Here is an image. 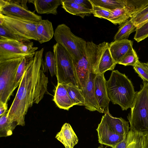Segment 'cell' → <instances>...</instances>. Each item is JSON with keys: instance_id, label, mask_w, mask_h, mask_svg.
Returning <instances> with one entry per match:
<instances>
[{"instance_id": "6da1fadb", "label": "cell", "mask_w": 148, "mask_h": 148, "mask_svg": "<svg viewBox=\"0 0 148 148\" xmlns=\"http://www.w3.org/2000/svg\"><path fill=\"white\" fill-rule=\"evenodd\" d=\"M44 49L36 51L27 60L25 73L15 97L8 110V118L18 125H25V117L29 109L38 104L47 92L48 77L42 67Z\"/></svg>"}, {"instance_id": "7a4b0ae2", "label": "cell", "mask_w": 148, "mask_h": 148, "mask_svg": "<svg viewBox=\"0 0 148 148\" xmlns=\"http://www.w3.org/2000/svg\"><path fill=\"white\" fill-rule=\"evenodd\" d=\"M106 83L108 95L112 103L119 105L123 110L130 108L136 92L125 74L117 70L112 71Z\"/></svg>"}, {"instance_id": "3957f363", "label": "cell", "mask_w": 148, "mask_h": 148, "mask_svg": "<svg viewBox=\"0 0 148 148\" xmlns=\"http://www.w3.org/2000/svg\"><path fill=\"white\" fill-rule=\"evenodd\" d=\"M127 116L130 130L148 133V82L143 81Z\"/></svg>"}, {"instance_id": "277c9868", "label": "cell", "mask_w": 148, "mask_h": 148, "mask_svg": "<svg viewBox=\"0 0 148 148\" xmlns=\"http://www.w3.org/2000/svg\"><path fill=\"white\" fill-rule=\"evenodd\" d=\"M53 51L56 63L58 83L63 85L71 83L79 86L72 56L57 43L53 46Z\"/></svg>"}, {"instance_id": "5b68a950", "label": "cell", "mask_w": 148, "mask_h": 148, "mask_svg": "<svg viewBox=\"0 0 148 148\" xmlns=\"http://www.w3.org/2000/svg\"><path fill=\"white\" fill-rule=\"evenodd\" d=\"M54 37L56 43L62 45L76 62L83 56L86 42L76 36L64 24H60L54 31Z\"/></svg>"}, {"instance_id": "8992f818", "label": "cell", "mask_w": 148, "mask_h": 148, "mask_svg": "<svg viewBox=\"0 0 148 148\" xmlns=\"http://www.w3.org/2000/svg\"><path fill=\"white\" fill-rule=\"evenodd\" d=\"M23 58L0 60V102L7 103L14 90L15 79Z\"/></svg>"}, {"instance_id": "52a82bcc", "label": "cell", "mask_w": 148, "mask_h": 148, "mask_svg": "<svg viewBox=\"0 0 148 148\" xmlns=\"http://www.w3.org/2000/svg\"><path fill=\"white\" fill-rule=\"evenodd\" d=\"M30 40L22 42L0 36V60L21 57H34L38 47Z\"/></svg>"}, {"instance_id": "ba28073f", "label": "cell", "mask_w": 148, "mask_h": 148, "mask_svg": "<svg viewBox=\"0 0 148 148\" xmlns=\"http://www.w3.org/2000/svg\"><path fill=\"white\" fill-rule=\"evenodd\" d=\"M37 22L0 13V25L30 40L37 41L36 32Z\"/></svg>"}, {"instance_id": "9c48e42d", "label": "cell", "mask_w": 148, "mask_h": 148, "mask_svg": "<svg viewBox=\"0 0 148 148\" xmlns=\"http://www.w3.org/2000/svg\"><path fill=\"white\" fill-rule=\"evenodd\" d=\"M27 0H0V13L38 22L42 17L28 9Z\"/></svg>"}, {"instance_id": "30bf717a", "label": "cell", "mask_w": 148, "mask_h": 148, "mask_svg": "<svg viewBox=\"0 0 148 148\" xmlns=\"http://www.w3.org/2000/svg\"><path fill=\"white\" fill-rule=\"evenodd\" d=\"M97 132L99 142L101 144L114 148L122 141L125 136L114 132L109 127L106 121L104 115L103 116L101 121L96 129Z\"/></svg>"}, {"instance_id": "8fae6325", "label": "cell", "mask_w": 148, "mask_h": 148, "mask_svg": "<svg viewBox=\"0 0 148 148\" xmlns=\"http://www.w3.org/2000/svg\"><path fill=\"white\" fill-rule=\"evenodd\" d=\"M96 74L91 70L88 81L85 87L82 89L85 99L84 106L90 111H97L101 113L95 92V84Z\"/></svg>"}, {"instance_id": "7c38bea8", "label": "cell", "mask_w": 148, "mask_h": 148, "mask_svg": "<svg viewBox=\"0 0 148 148\" xmlns=\"http://www.w3.org/2000/svg\"><path fill=\"white\" fill-rule=\"evenodd\" d=\"M104 74H96L95 84L96 97L101 113H105L110 101L108 94L107 81Z\"/></svg>"}, {"instance_id": "4fadbf2b", "label": "cell", "mask_w": 148, "mask_h": 148, "mask_svg": "<svg viewBox=\"0 0 148 148\" xmlns=\"http://www.w3.org/2000/svg\"><path fill=\"white\" fill-rule=\"evenodd\" d=\"M133 42L127 39L114 40L109 44V48L113 59L118 64L133 48Z\"/></svg>"}, {"instance_id": "5bb4252c", "label": "cell", "mask_w": 148, "mask_h": 148, "mask_svg": "<svg viewBox=\"0 0 148 148\" xmlns=\"http://www.w3.org/2000/svg\"><path fill=\"white\" fill-rule=\"evenodd\" d=\"M55 138L61 143L65 148H73L78 142V138L71 125L65 123Z\"/></svg>"}, {"instance_id": "9a60e30c", "label": "cell", "mask_w": 148, "mask_h": 148, "mask_svg": "<svg viewBox=\"0 0 148 148\" xmlns=\"http://www.w3.org/2000/svg\"><path fill=\"white\" fill-rule=\"evenodd\" d=\"M104 116L106 122L115 133L125 136L130 130L129 121L122 117L117 118L112 116L109 112L108 107L105 110Z\"/></svg>"}, {"instance_id": "2e32d148", "label": "cell", "mask_w": 148, "mask_h": 148, "mask_svg": "<svg viewBox=\"0 0 148 148\" xmlns=\"http://www.w3.org/2000/svg\"><path fill=\"white\" fill-rule=\"evenodd\" d=\"M144 135L143 133L130 130L123 140L114 148H142Z\"/></svg>"}, {"instance_id": "e0dca14e", "label": "cell", "mask_w": 148, "mask_h": 148, "mask_svg": "<svg viewBox=\"0 0 148 148\" xmlns=\"http://www.w3.org/2000/svg\"><path fill=\"white\" fill-rule=\"evenodd\" d=\"M36 32L37 41L40 44L50 41L54 34L52 23L48 20H42L37 22Z\"/></svg>"}, {"instance_id": "ac0fdd59", "label": "cell", "mask_w": 148, "mask_h": 148, "mask_svg": "<svg viewBox=\"0 0 148 148\" xmlns=\"http://www.w3.org/2000/svg\"><path fill=\"white\" fill-rule=\"evenodd\" d=\"M32 3L36 10L39 14H51L56 15L57 9L61 5V0H34L29 1Z\"/></svg>"}, {"instance_id": "d6986e66", "label": "cell", "mask_w": 148, "mask_h": 148, "mask_svg": "<svg viewBox=\"0 0 148 148\" xmlns=\"http://www.w3.org/2000/svg\"><path fill=\"white\" fill-rule=\"evenodd\" d=\"M53 100L58 108L64 110H69L74 106L66 90L61 84L58 83Z\"/></svg>"}, {"instance_id": "ffe728a7", "label": "cell", "mask_w": 148, "mask_h": 148, "mask_svg": "<svg viewBox=\"0 0 148 148\" xmlns=\"http://www.w3.org/2000/svg\"><path fill=\"white\" fill-rule=\"evenodd\" d=\"M61 3L62 8L71 14L84 18L92 14V10L72 2L69 0H61Z\"/></svg>"}, {"instance_id": "44dd1931", "label": "cell", "mask_w": 148, "mask_h": 148, "mask_svg": "<svg viewBox=\"0 0 148 148\" xmlns=\"http://www.w3.org/2000/svg\"><path fill=\"white\" fill-rule=\"evenodd\" d=\"M116 64L112 56L108 46L101 57L96 74H104L107 71L113 70Z\"/></svg>"}, {"instance_id": "7402d4cb", "label": "cell", "mask_w": 148, "mask_h": 148, "mask_svg": "<svg viewBox=\"0 0 148 148\" xmlns=\"http://www.w3.org/2000/svg\"><path fill=\"white\" fill-rule=\"evenodd\" d=\"M63 85L66 90L74 106H84L85 99L82 91L78 86L71 83Z\"/></svg>"}, {"instance_id": "603a6c76", "label": "cell", "mask_w": 148, "mask_h": 148, "mask_svg": "<svg viewBox=\"0 0 148 148\" xmlns=\"http://www.w3.org/2000/svg\"><path fill=\"white\" fill-rule=\"evenodd\" d=\"M132 16L128 8H117L112 10V13L108 20L114 25H121L126 22Z\"/></svg>"}, {"instance_id": "cb8c5ba5", "label": "cell", "mask_w": 148, "mask_h": 148, "mask_svg": "<svg viewBox=\"0 0 148 148\" xmlns=\"http://www.w3.org/2000/svg\"><path fill=\"white\" fill-rule=\"evenodd\" d=\"M8 110L0 116V137H6L11 136L17 123L10 120L8 117Z\"/></svg>"}, {"instance_id": "d4e9b609", "label": "cell", "mask_w": 148, "mask_h": 148, "mask_svg": "<svg viewBox=\"0 0 148 148\" xmlns=\"http://www.w3.org/2000/svg\"><path fill=\"white\" fill-rule=\"evenodd\" d=\"M136 27L131 19L121 25L114 36V40L127 39L130 35L136 31Z\"/></svg>"}, {"instance_id": "484cf974", "label": "cell", "mask_w": 148, "mask_h": 148, "mask_svg": "<svg viewBox=\"0 0 148 148\" xmlns=\"http://www.w3.org/2000/svg\"><path fill=\"white\" fill-rule=\"evenodd\" d=\"M42 67L45 73L49 71L52 77L56 75V61L54 53L52 51H49L46 53L45 59L42 61Z\"/></svg>"}, {"instance_id": "4316f807", "label": "cell", "mask_w": 148, "mask_h": 148, "mask_svg": "<svg viewBox=\"0 0 148 148\" xmlns=\"http://www.w3.org/2000/svg\"><path fill=\"white\" fill-rule=\"evenodd\" d=\"M92 4L111 10L126 6V0H90Z\"/></svg>"}, {"instance_id": "83f0119b", "label": "cell", "mask_w": 148, "mask_h": 148, "mask_svg": "<svg viewBox=\"0 0 148 148\" xmlns=\"http://www.w3.org/2000/svg\"><path fill=\"white\" fill-rule=\"evenodd\" d=\"M147 5L148 0H126V6L129 9L132 17Z\"/></svg>"}, {"instance_id": "f1b7e54d", "label": "cell", "mask_w": 148, "mask_h": 148, "mask_svg": "<svg viewBox=\"0 0 148 148\" xmlns=\"http://www.w3.org/2000/svg\"><path fill=\"white\" fill-rule=\"evenodd\" d=\"M138 57L134 49H133L128 52L118 64L125 66H135L138 62Z\"/></svg>"}, {"instance_id": "f546056e", "label": "cell", "mask_w": 148, "mask_h": 148, "mask_svg": "<svg viewBox=\"0 0 148 148\" xmlns=\"http://www.w3.org/2000/svg\"><path fill=\"white\" fill-rule=\"evenodd\" d=\"M0 36L22 42L30 40L26 38L13 33L3 25H0Z\"/></svg>"}, {"instance_id": "4dcf8cb0", "label": "cell", "mask_w": 148, "mask_h": 148, "mask_svg": "<svg viewBox=\"0 0 148 148\" xmlns=\"http://www.w3.org/2000/svg\"><path fill=\"white\" fill-rule=\"evenodd\" d=\"M133 68L143 81L148 82V62L143 63L139 61Z\"/></svg>"}, {"instance_id": "1f68e13d", "label": "cell", "mask_w": 148, "mask_h": 148, "mask_svg": "<svg viewBox=\"0 0 148 148\" xmlns=\"http://www.w3.org/2000/svg\"><path fill=\"white\" fill-rule=\"evenodd\" d=\"M28 59L26 57L23 58L18 66L14 83V90L19 86L21 81Z\"/></svg>"}, {"instance_id": "d6a6232c", "label": "cell", "mask_w": 148, "mask_h": 148, "mask_svg": "<svg viewBox=\"0 0 148 148\" xmlns=\"http://www.w3.org/2000/svg\"><path fill=\"white\" fill-rule=\"evenodd\" d=\"M112 13V10L93 5L92 14L95 17L108 20Z\"/></svg>"}, {"instance_id": "836d02e7", "label": "cell", "mask_w": 148, "mask_h": 148, "mask_svg": "<svg viewBox=\"0 0 148 148\" xmlns=\"http://www.w3.org/2000/svg\"><path fill=\"white\" fill-rule=\"evenodd\" d=\"M134 39L137 42L148 37V21L136 27Z\"/></svg>"}, {"instance_id": "e575fe53", "label": "cell", "mask_w": 148, "mask_h": 148, "mask_svg": "<svg viewBox=\"0 0 148 148\" xmlns=\"http://www.w3.org/2000/svg\"><path fill=\"white\" fill-rule=\"evenodd\" d=\"M86 8L92 10L93 5L90 0H69Z\"/></svg>"}, {"instance_id": "d590c367", "label": "cell", "mask_w": 148, "mask_h": 148, "mask_svg": "<svg viewBox=\"0 0 148 148\" xmlns=\"http://www.w3.org/2000/svg\"><path fill=\"white\" fill-rule=\"evenodd\" d=\"M137 27L148 21V13L132 21Z\"/></svg>"}, {"instance_id": "8d00e7d4", "label": "cell", "mask_w": 148, "mask_h": 148, "mask_svg": "<svg viewBox=\"0 0 148 148\" xmlns=\"http://www.w3.org/2000/svg\"><path fill=\"white\" fill-rule=\"evenodd\" d=\"M147 13H148V5L136 13L130 19L132 21H133L142 16Z\"/></svg>"}, {"instance_id": "74e56055", "label": "cell", "mask_w": 148, "mask_h": 148, "mask_svg": "<svg viewBox=\"0 0 148 148\" xmlns=\"http://www.w3.org/2000/svg\"><path fill=\"white\" fill-rule=\"evenodd\" d=\"M7 103L0 102V116H2L7 112Z\"/></svg>"}, {"instance_id": "f35d334b", "label": "cell", "mask_w": 148, "mask_h": 148, "mask_svg": "<svg viewBox=\"0 0 148 148\" xmlns=\"http://www.w3.org/2000/svg\"><path fill=\"white\" fill-rule=\"evenodd\" d=\"M142 148H148V133L144 135L143 144Z\"/></svg>"}, {"instance_id": "ab89813d", "label": "cell", "mask_w": 148, "mask_h": 148, "mask_svg": "<svg viewBox=\"0 0 148 148\" xmlns=\"http://www.w3.org/2000/svg\"><path fill=\"white\" fill-rule=\"evenodd\" d=\"M97 148H107V147H104L103 145L101 144Z\"/></svg>"}]
</instances>
